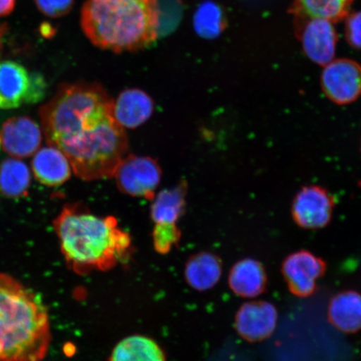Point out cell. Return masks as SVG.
<instances>
[{
  "label": "cell",
  "mask_w": 361,
  "mask_h": 361,
  "mask_svg": "<svg viewBox=\"0 0 361 361\" xmlns=\"http://www.w3.org/2000/svg\"><path fill=\"white\" fill-rule=\"evenodd\" d=\"M100 84L66 83L39 109L48 145L61 151L85 180L111 178L126 156L128 138Z\"/></svg>",
  "instance_id": "6da1fadb"
},
{
  "label": "cell",
  "mask_w": 361,
  "mask_h": 361,
  "mask_svg": "<svg viewBox=\"0 0 361 361\" xmlns=\"http://www.w3.org/2000/svg\"><path fill=\"white\" fill-rule=\"evenodd\" d=\"M53 225L62 255L76 274L109 270L128 255L130 238L114 216L101 218L73 203L63 207Z\"/></svg>",
  "instance_id": "7a4b0ae2"
},
{
  "label": "cell",
  "mask_w": 361,
  "mask_h": 361,
  "mask_svg": "<svg viewBox=\"0 0 361 361\" xmlns=\"http://www.w3.org/2000/svg\"><path fill=\"white\" fill-rule=\"evenodd\" d=\"M160 16L158 0H87L80 25L97 47L115 53L137 51L157 39Z\"/></svg>",
  "instance_id": "3957f363"
},
{
  "label": "cell",
  "mask_w": 361,
  "mask_h": 361,
  "mask_svg": "<svg viewBox=\"0 0 361 361\" xmlns=\"http://www.w3.org/2000/svg\"><path fill=\"white\" fill-rule=\"evenodd\" d=\"M51 341L47 307L17 279L0 274V361H40Z\"/></svg>",
  "instance_id": "277c9868"
},
{
  "label": "cell",
  "mask_w": 361,
  "mask_h": 361,
  "mask_svg": "<svg viewBox=\"0 0 361 361\" xmlns=\"http://www.w3.org/2000/svg\"><path fill=\"white\" fill-rule=\"evenodd\" d=\"M113 177L121 192L152 201L161 183V169L157 161L150 157L126 156Z\"/></svg>",
  "instance_id": "5b68a950"
},
{
  "label": "cell",
  "mask_w": 361,
  "mask_h": 361,
  "mask_svg": "<svg viewBox=\"0 0 361 361\" xmlns=\"http://www.w3.org/2000/svg\"><path fill=\"white\" fill-rule=\"evenodd\" d=\"M320 84L329 101L350 105L361 97V66L350 59H334L324 66Z\"/></svg>",
  "instance_id": "8992f818"
},
{
  "label": "cell",
  "mask_w": 361,
  "mask_h": 361,
  "mask_svg": "<svg viewBox=\"0 0 361 361\" xmlns=\"http://www.w3.org/2000/svg\"><path fill=\"white\" fill-rule=\"evenodd\" d=\"M335 203V198L327 189L318 185L303 187L292 202L293 222L309 230L326 227L332 219Z\"/></svg>",
  "instance_id": "52a82bcc"
},
{
  "label": "cell",
  "mask_w": 361,
  "mask_h": 361,
  "mask_svg": "<svg viewBox=\"0 0 361 361\" xmlns=\"http://www.w3.org/2000/svg\"><path fill=\"white\" fill-rule=\"evenodd\" d=\"M326 261L308 250H299L283 260L281 272L288 290L299 298H308L317 290V281L326 272Z\"/></svg>",
  "instance_id": "ba28073f"
},
{
  "label": "cell",
  "mask_w": 361,
  "mask_h": 361,
  "mask_svg": "<svg viewBox=\"0 0 361 361\" xmlns=\"http://www.w3.org/2000/svg\"><path fill=\"white\" fill-rule=\"evenodd\" d=\"M297 35L305 56L324 66L336 59L338 36L334 23L322 18L295 19Z\"/></svg>",
  "instance_id": "9c48e42d"
},
{
  "label": "cell",
  "mask_w": 361,
  "mask_h": 361,
  "mask_svg": "<svg viewBox=\"0 0 361 361\" xmlns=\"http://www.w3.org/2000/svg\"><path fill=\"white\" fill-rule=\"evenodd\" d=\"M278 311L273 304L264 300L250 301L239 308L235 316L238 335L248 342L266 340L275 331Z\"/></svg>",
  "instance_id": "30bf717a"
},
{
  "label": "cell",
  "mask_w": 361,
  "mask_h": 361,
  "mask_svg": "<svg viewBox=\"0 0 361 361\" xmlns=\"http://www.w3.org/2000/svg\"><path fill=\"white\" fill-rule=\"evenodd\" d=\"M42 129L29 116H15L8 119L0 132L4 151L16 158L35 154L42 142Z\"/></svg>",
  "instance_id": "8fae6325"
},
{
  "label": "cell",
  "mask_w": 361,
  "mask_h": 361,
  "mask_svg": "<svg viewBox=\"0 0 361 361\" xmlns=\"http://www.w3.org/2000/svg\"><path fill=\"white\" fill-rule=\"evenodd\" d=\"M113 111L117 123L124 129H135L150 119L154 102L142 90L126 89L113 102Z\"/></svg>",
  "instance_id": "7c38bea8"
},
{
  "label": "cell",
  "mask_w": 361,
  "mask_h": 361,
  "mask_svg": "<svg viewBox=\"0 0 361 361\" xmlns=\"http://www.w3.org/2000/svg\"><path fill=\"white\" fill-rule=\"evenodd\" d=\"M31 168L36 180L47 187H58L71 178V165L64 153L55 147L39 149L35 153Z\"/></svg>",
  "instance_id": "4fadbf2b"
},
{
  "label": "cell",
  "mask_w": 361,
  "mask_h": 361,
  "mask_svg": "<svg viewBox=\"0 0 361 361\" xmlns=\"http://www.w3.org/2000/svg\"><path fill=\"white\" fill-rule=\"evenodd\" d=\"M228 284L238 296L252 299L266 290L267 273L259 261L251 258L243 259L237 262L230 270Z\"/></svg>",
  "instance_id": "5bb4252c"
},
{
  "label": "cell",
  "mask_w": 361,
  "mask_h": 361,
  "mask_svg": "<svg viewBox=\"0 0 361 361\" xmlns=\"http://www.w3.org/2000/svg\"><path fill=\"white\" fill-rule=\"evenodd\" d=\"M30 75L20 63L0 61V109H16L25 105Z\"/></svg>",
  "instance_id": "9a60e30c"
},
{
  "label": "cell",
  "mask_w": 361,
  "mask_h": 361,
  "mask_svg": "<svg viewBox=\"0 0 361 361\" xmlns=\"http://www.w3.org/2000/svg\"><path fill=\"white\" fill-rule=\"evenodd\" d=\"M329 323L338 331L354 334L361 331V293L345 290L336 293L328 305Z\"/></svg>",
  "instance_id": "2e32d148"
},
{
  "label": "cell",
  "mask_w": 361,
  "mask_h": 361,
  "mask_svg": "<svg viewBox=\"0 0 361 361\" xmlns=\"http://www.w3.org/2000/svg\"><path fill=\"white\" fill-rule=\"evenodd\" d=\"M188 185L182 180L173 188L162 190L153 200L151 216L155 227H177L186 207Z\"/></svg>",
  "instance_id": "e0dca14e"
},
{
  "label": "cell",
  "mask_w": 361,
  "mask_h": 361,
  "mask_svg": "<svg viewBox=\"0 0 361 361\" xmlns=\"http://www.w3.org/2000/svg\"><path fill=\"white\" fill-rule=\"evenodd\" d=\"M222 261L210 252H202L189 259L185 276L190 286L200 291L214 288L222 276Z\"/></svg>",
  "instance_id": "ac0fdd59"
},
{
  "label": "cell",
  "mask_w": 361,
  "mask_h": 361,
  "mask_svg": "<svg viewBox=\"0 0 361 361\" xmlns=\"http://www.w3.org/2000/svg\"><path fill=\"white\" fill-rule=\"evenodd\" d=\"M31 174L28 166L16 158H7L0 164V193L10 198L28 194Z\"/></svg>",
  "instance_id": "d6986e66"
},
{
  "label": "cell",
  "mask_w": 361,
  "mask_h": 361,
  "mask_svg": "<svg viewBox=\"0 0 361 361\" xmlns=\"http://www.w3.org/2000/svg\"><path fill=\"white\" fill-rule=\"evenodd\" d=\"M111 361H166L164 351L145 336L126 338L115 347Z\"/></svg>",
  "instance_id": "ffe728a7"
},
{
  "label": "cell",
  "mask_w": 361,
  "mask_h": 361,
  "mask_svg": "<svg viewBox=\"0 0 361 361\" xmlns=\"http://www.w3.org/2000/svg\"><path fill=\"white\" fill-rule=\"evenodd\" d=\"M354 0H295L293 6L295 19L300 18H322L340 21L348 16Z\"/></svg>",
  "instance_id": "44dd1931"
},
{
  "label": "cell",
  "mask_w": 361,
  "mask_h": 361,
  "mask_svg": "<svg viewBox=\"0 0 361 361\" xmlns=\"http://www.w3.org/2000/svg\"><path fill=\"white\" fill-rule=\"evenodd\" d=\"M227 26L224 11L219 4L205 0L200 4L193 16L194 30L205 39H214Z\"/></svg>",
  "instance_id": "7402d4cb"
},
{
  "label": "cell",
  "mask_w": 361,
  "mask_h": 361,
  "mask_svg": "<svg viewBox=\"0 0 361 361\" xmlns=\"http://www.w3.org/2000/svg\"><path fill=\"white\" fill-rule=\"evenodd\" d=\"M39 11L49 18L67 15L73 8L75 0H35Z\"/></svg>",
  "instance_id": "603a6c76"
},
{
  "label": "cell",
  "mask_w": 361,
  "mask_h": 361,
  "mask_svg": "<svg viewBox=\"0 0 361 361\" xmlns=\"http://www.w3.org/2000/svg\"><path fill=\"white\" fill-rule=\"evenodd\" d=\"M47 84L43 75L39 73H31L30 75V84L27 90L25 99V105H31L43 100L47 93Z\"/></svg>",
  "instance_id": "cb8c5ba5"
},
{
  "label": "cell",
  "mask_w": 361,
  "mask_h": 361,
  "mask_svg": "<svg viewBox=\"0 0 361 361\" xmlns=\"http://www.w3.org/2000/svg\"><path fill=\"white\" fill-rule=\"evenodd\" d=\"M345 36L352 47L361 49V11L347 16Z\"/></svg>",
  "instance_id": "d4e9b609"
},
{
  "label": "cell",
  "mask_w": 361,
  "mask_h": 361,
  "mask_svg": "<svg viewBox=\"0 0 361 361\" xmlns=\"http://www.w3.org/2000/svg\"><path fill=\"white\" fill-rule=\"evenodd\" d=\"M16 0H0V17L10 15L16 7Z\"/></svg>",
  "instance_id": "484cf974"
},
{
  "label": "cell",
  "mask_w": 361,
  "mask_h": 361,
  "mask_svg": "<svg viewBox=\"0 0 361 361\" xmlns=\"http://www.w3.org/2000/svg\"><path fill=\"white\" fill-rule=\"evenodd\" d=\"M7 30L6 25H0V47H1L2 44V40L4 36V34H6Z\"/></svg>",
  "instance_id": "4316f807"
},
{
  "label": "cell",
  "mask_w": 361,
  "mask_h": 361,
  "mask_svg": "<svg viewBox=\"0 0 361 361\" xmlns=\"http://www.w3.org/2000/svg\"><path fill=\"white\" fill-rule=\"evenodd\" d=\"M360 150H361V147H360Z\"/></svg>",
  "instance_id": "83f0119b"
},
{
  "label": "cell",
  "mask_w": 361,
  "mask_h": 361,
  "mask_svg": "<svg viewBox=\"0 0 361 361\" xmlns=\"http://www.w3.org/2000/svg\"><path fill=\"white\" fill-rule=\"evenodd\" d=\"M0 144H1V142H0Z\"/></svg>",
  "instance_id": "f1b7e54d"
}]
</instances>
